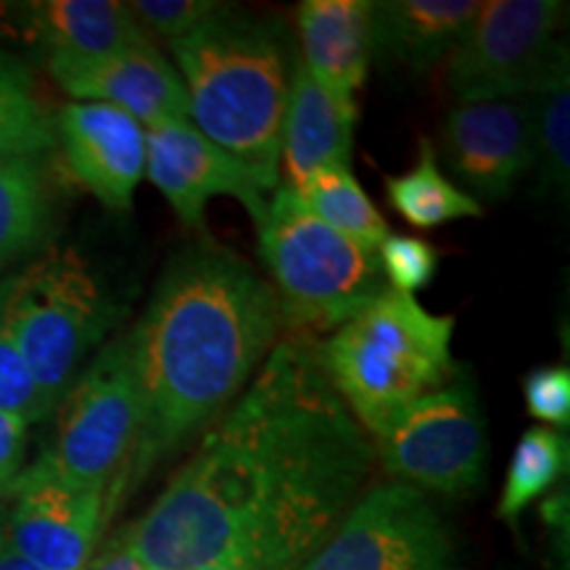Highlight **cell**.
<instances>
[{
  "label": "cell",
  "mask_w": 570,
  "mask_h": 570,
  "mask_svg": "<svg viewBox=\"0 0 570 570\" xmlns=\"http://www.w3.org/2000/svg\"><path fill=\"white\" fill-rule=\"evenodd\" d=\"M188 96L190 125L238 159L265 190L281 185V135L294 59L273 21L223 6L169 42Z\"/></svg>",
  "instance_id": "3"
},
{
  "label": "cell",
  "mask_w": 570,
  "mask_h": 570,
  "mask_svg": "<svg viewBox=\"0 0 570 570\" xmlns=\"http://www.w3.org/2000/svg\"><path fill=\"white\" fill-rule=\"evenodd\" d=\"M0 570H42V568L35 566L32 560H27L24 554L13 550L11 541L3 537V529H0Z\"/></svg>",
  "instance_id": "32"
},
{
  "label": "cell",
  "mask_w": 570,
  "mask_h": 570,
  "mask_svg": "<svg viewBox=\"0 0 570 570\" xmlns=\"http://www.w3.org/2000/svg\"><path fill=\"white\" fill-rule=\"evenodd\" d=\"M0 529H3V510H0Z\"/></svg>",
  "instance_id": "34"
},
{
  "label": "cell",
  "mask_w": 570,
  "mask_h": 570,
  "mask_svg": "<svg viewBox=\"0 0 570 570\" xmlns=\"http://www.w3.org/2000/svg\"><path fill=\"white\" fill-rule=\"evenodd\" d=\"M568 470V436L547 425H533L520 436L512 449L504 479L502 497H499L497 515L502 520H518L529 504L554 487Z\"/></svg>",
  "instance_id": "24"
},
{
  "label": "cell",
  "mask_w": 570,
  "mask_h": 570,
  "mask_svg": "<svg viewBox=\"0 0 570 570\" xmlns=\"http://www.w3.org/2000/svg\"><path fill=\"white\" fill-rule=\"evenodd\" d=\"M0 412L24 417L27 423H40L51 415L17 344H13L9 325L3 320V304H0Z\"/></svg>",
  "instance_id": "28"
},
{
  "label": "cell",
  "mask_w": 570,
  "mask_h": 570,
  "mask_svg": "<svg viewBox=\"0 0 570 570\" xmlns=\"http://www.w3.org/2000/svg\"><path fill=\"white\" fill-rule=\"evenodd\" d=\"M256 227L283 325L288 323L296 338L331 336L389 288L377 252L320 223L285 183L267 198Z\"/></svg>",
  "instance_id": "5"
},
{
  "label": "cell",
  "mask_w": 570,
  "mask_h": 570,
  "mask_svg": "<svg viewBox=\"0 0 570 570\" xmlns=\"http://www.w3.org/2000/svg\"><path fill=\"white\" fill-rule=\"evenodd\" d=\"M138 433L140 394L130 341L122 333L75 377L56 407L51 446L19 475L106 489L114 508V497L130 473Z\"/></svg>",
  "instance_id": "7"
},
{
  "label": "cell",
  "mask_w": 570,
  "mask_h": 570,
  "mask_svg": "<svg viewBox=\"0 0 570 570\" xmlns=\"http://www.w3.org/2000/svg\"><path fill=\"white\" fill-rule=\"evenodd\" d=\"M377 262L389 288L404 296H415L439 275V252L417 235L389 233L377 248Z\"/></svg>",
  "instance_id": "26"
},
{
  "label": "cell",
  "mask_w": 570,
  "mask_h": 570,
  "mask_svg": "<svg viewBox=\"0 0 570 570\" xmlns=\"http://www.w3.org/2000/svg\"><path fill=\"white\" fill-rule=\"evenodd\" d=\"M27 423L19 415H6L0 412V494L11 489L24 465V449H27Z\"/></svg>",
  "instance_id": "30"
},
{
  "label": "cell",
  "mask_w": 570,
  "mask_h": 570,
  "mask_svg": "<svg viewBox=\"0 0 570 570\" xmlns=\"http://www.w3.org/2000/svg\"><path fill=\"white\" fill-rule=\"evenodd\" d=\"M56 146V117L40 98L30 67L0 51V161L40 159Z\"/></svg>",
  "instance_id": "22"
},
{
  "label": "cell",
  "mask_w": 570,
  "mask_h": 570,
  "mask_svg": "<svg viewBox=\"0 0 570 570\" xmlns=\"http://www.w3.org/2000/svg\"><path fill=\"white\" fill-rule=\"evenodd\" d=\"M3 320L46 407L56 412L85 356L114 320L90 265L75 252H51L0 283Z\"/></svg>",
  "instance_id": "6"
},
{
  "label": "cell",
  "mask_w": 570,
  "mask_h": 570,
  "mask_svg": "<svg viewBox=\"0 0 570 570\" xmlns=\"http://www.w3.org/2000/svg\"><path fill=\"white\" fill-rule=\"evenodd\" d=\"M525 410L547 428H568L570 423V373L562 365L533 367L523 377Z\"/></svg>",
  "instance_id": "29"
},
{
  "label": "cell",
  "mask_w": 570,
  "mask_h": 570,
  "mask_svg": "<svg viewBox=\"0 0 570 570\" xmlns=\"http://www.w3.org/2000/svg\"><path fill=\"white\" fill-rule=\"evenodd\" d=\"M56 142L75 180L125 212L146 177V127L106 104L71 101L56 114Z\"/></svg>",
  "instance_id": "15"
},
{
  "label": "cell",
  "mask_w": 570,
  "mask_h": 570,
  "mask_svg": "<svg viewBox=\"0 0 570 570\" xmlns=\"http://www.w3.org/2000/svg\"><path fill=\"white\" fill-rule=\"evenodd\" d=\"M46 67L63 92L82 104H106L142 127L190 122L188 96L177 69L154 42L125 51L75 59L48 56Z\"/></svg>",
  "instance_id": "14"
},
{
  "label": "cell",
  "mask_w": 570,
  "mask_h": 570,
  "mask_svg": "<svg viewBox=\"0 0 570 570\" xmlns=\"http://www.w3.org/2000/svg\"><path fill=\"white\" fill-rule=\"evenodd\" d=\"M568 19L562 0H487L454 51L444 82L454 101L531 98L568 82Z\"/></svg>",
  "instance_id": "8"
},
{
  "label": "cell",
  "mask_w": 570,
  "mask_h": 570,
  "mask_svg": "<svg viewBox=\"0 0 570 570\" xmlns=\"http://www.w3.org/2000/svg\"><path fill=\"white\" fill-rule=\"evenodd\" d=\"M298 570H460L452 529L423 491L367 489L333 537Z\"/></svg>",
  "instance_id": "10"
},
{
  "label": "cell",
  "mask_w": 570,
  "mask_h": 570,
  "mask_svg": "<svg viewBox=\"0 0 570 570\" xmlns=\"http://www.w3.org/2000/svg\"><path fill=\"white\" fill-rule=\"evenodd\" d=\"M533 167L541 194L568 202L570 188V88L568 82L531 96Z\"/></svg>",
  "instance_id": "25"
},
{
  "label": "cell",
  "mask_w": 570,
  "mask_h": 570,
  "mask_svg": "<svg viewBox=\"0 0 570 570\" xmlns=\"http://www.w3.org/2000/svg\"><path fill=\"white\" fill-rule=\"evenodd\" d=\"M223 6L217 0H130L127 11L148 40L164 38L175 42L198 30L214 13L223 11Z\"/></svg>",
  "instance_id": "27"
},
{
  "label": "cell",
  "mask_w": 570,
  "mask_h": 570,
  "mask_svg": "<svg viewBox=\"0 0 570 570\" xmlns=\"http://www.w3.org/2000/svg\"><path fill=\"white\" fill-rule=\"evenodd\" d=\"M367 436L386 473L423 494L460 497L483 479L487 423L468 383L415 399Z\"/></svg>",
  "instance_id": "9"
},
{
  "label": "cell",
  "mask_w": 570,
  "mask_h": 570,
  "mask_svg": "<svg viewBox=\"0 0 570 570\" xmlns=\"http://www.w3.org/2000/svg\"><path fill=\"white\" fill-rule=\"evenodd\" d=\"M481 0H377L373 53L423 75L454 51Z\"/></svg>",
  "instance_id": "19"
},
{
  "label": "cell",
  "mask_w": 570,
  "mask_h": 570,
  "mask_svg": "<svg viewBox=\"0 0 570 570\" xmlns=\"http://www.w3.org/2000/svg\"><path fill=\"white\" fill-rule=\"evenodd\" d=\"M88 570H146V568L140 566L138 558H135V552L130 550V544H127L125 531H122L101 552V558H96L90 562Z\"/></svg>",
  "instance_id": "31"
},
{
  "label": "cell",
  "mask_w": 570,
  "mask_h": 570,
  "mask_svg": "<svg viewBox=\"0 0 570 570\" xmlns=\"http://www.w3.org/2000/svg\"><path fill=\"white\" fill-rule=\"evenodd\" d=\"M51 190L40 159L0 161V275L48 238Z\"/></svg>",
  "instance_id": "20"
},
{
  "label": "cell",
  "mask_w": 570,
  "mask_h": 570,
  "mask_svg": "<svg viewBox=\"0 0 570 570\" xmlns=\"http://www.w3.org/2000/svg\"><path fill=\"white\" fill-rule=\"evenodd\" d=\"M281 331L273 285L246 259L214 244L175 254L127 333L140 394V433L127 481H138L223 415Z\"/></svg>",
  "instance_id": "2"
},
{
  "label": "cell",
  "mask_w": 570,
  "mask_h": 570,
  "mask_svg": "<svg viewBox=\"0 0 570 570\" xmlns=\"http://www.w3.org/2000/svg\"><path fill=\"white\" fill-rule=\"evenodd\" d=\"M373 462L315 341L281 338L125 539L146 570H298L362 497Z\"/></svg>",
  "instance_id": "1"
},
{
  "label": "cell",
  "mask_w": 570,
  "mask_h": 570,
  "mask_svg": "<svg viewBox=\"0 0 570 570\" xmlns=\"http://www.w3.org/2000/svg\"><path fill=\"white\" fill-rule=\"evenodd\" d=\"M194 570H256V568L244 566V562H214V566H204Z\"/></svg>",
  "instance_id": "33"
},
{
  "label": "cell",
  "mask_w": 570,
  "mask_h": 570,
  "mask_svg": "<svg viewBox=\"0 0 570 570\" xmlns=\"http://www.w3.org/2000/svg\"><path fill=\"white\" fill-rule=\"evenodd\" d=\"M302 63L325 88L354 98L373 59L370 0H304L296 9Z\"/></svg>",
  "instance_id": "18"
},
{
  "label": "cell",
  "mask_w": 570,
  "mask_h": 570,
  "mask_svg": "<svg viewBox=\"0 0 570 570\" xmlns=\"http://www.w3.org/2000/svg\"><path fill=\"white\" fill-rule=\"evenodd\" d=\"M354 98H344L325 88L309 75L302 59H296L281 135L285 185L298 190L320 167H327V164H346L348 167L354 148Z\"/></svg>",
  "instance_id": "16"
},
{
  "label": "cell",
  "mask_w": 570,
  "mask_h": 570,
  "mask_svg": "<svg viewBox=\"0 0 570 570\" xmlns=\"http://www.w3.org/2000/svg\"><path fill=\"white\" fill-rule=\"evenodd\" d=\"M146 177L190 230H204L214 196L235 198L256 225L265 217L267 190L259 180L190 122L148 127Z\"/></svg>",
  "instance_id": "13"
},
{
  "label": "cell",
  "mask_w": 570,
  "mask_h": 570,
  "mask_svg": "<svg viewBox=\"0 0 570 570\" xmlns=\"http://www.w3.org/2000/svg\"><path fill=\"white\" fill-rule=\"evenodd\" d=\"M441 156L454 185L475 202L508 198L533 167L529 98L454 101L441 127Z\"/></svg>",
  "instance_id": "11"
},
{
  "label": "cell",
  "mask_w": 570,
  "mask_h": 570,
  "mask_svg": "<svg viewBox=\"0 0 570 570\" xmlns=\"http://www.w3.org/2000/svg\"><path fill=\"white\" fill-rule=\"evenodd\" d=\"M3 17L48 56L92 59L151 42L119 0H30L3 6Z\"/></svg>",
  "instance_id": "17"
},
{
  "label": "cell",
  "mask_w": 570,
  "mask_h": 570,
  "mask_svg": "<svg viewBox=\"0 0 570 570\" xmlns=\"http://www.w3.org/2000/svg\"><path fill=\"white\" fill-rule=\"evenodd\" d=\"M386 198L404 223L420 230H433L483 214L481 202L468 196L444 175L431 138H420L415 167L386 177Z\"/></svg>",
  "instance_id": "21"
},
{
  "label": "cell",
  "mask_w": 570,
  "mask_h": 570,
  "mask_svg": "<svg viewBox=\"0 0 570 570\" xmlns=\"http://www.w3.org/2000/svg\"><path fill=\"white\" fill-rule=\"evenodd\" d=\"M306 209L320 223L352 238L354 244L377 252L389 238V223L370 196L356 183L352 167L346 164H327L309 175L302 188L296 190Z\"/></svg>",
  "instance_id": "23"
},
{
  "label": "cell",
  "mask_w": 570,
  "mask_h": 570,
  "mask_svg": "<svg viewBox=\"0 0 570 570\" xmlns=\"http://www.w3.org/2000/svg\"><path fill=\"white\" fill-rule=\"evenodd\" d=\"M6 494L13 504L3 512V537L13 550L42 570H88L111 515L109 491L17 475Z\"/></svg>",
  "instance_id": "12"
},
{
  "label": "cell",
  "mask_w": 570,
  "mask_h": 570,
  "mask_svg": "<svg viewBox=\"0 0 570 570\" xmlns=\"http://www.w3.org/2000/svg\"><path fill=\"white\" fill-rule=\"evenodd\" d=\"M454 317L386 288L338 331L315 341L327 381L356 423L373 433L415 399L458 377Z\"/></svg>",
  "instance_id": "4"
}]
</instances>
